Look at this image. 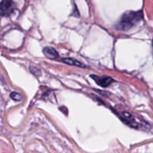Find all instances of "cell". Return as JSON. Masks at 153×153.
Returning <instances> with one entry per match:
<instances>
[{"label": "cell", "instance_id": "cell-7", "mask_svg": "<svg viewBox=\"0 0 153 153\" xmlns=\"http://www.w3.org/2000/svg\"><path fill=\"white\" fill-rule=\"evenodd\" d=\"M152 45H153V43H152Z\"/></svg>", "mask_w": 153, "mask_h": 153}, {"label": "cell", "instance_id": "cell-4", "mask_svg": "<svg viewBox=\"0 0 153 153\" xmlns=\"http://www.w3.org/2000/svg\"><path fill=\"white\" fill-rule=\"evenodd\" d=\"M43 52L45 56L50 60L56 59L58 57V54L57 51L52 47H45L43 49Z\"/></svg>", "mask_w": 153, "mask_h": 153}, {"label": "cell", "instance_id": "cell-2", "mask_svg": "<svg viewBox=\"0 0 153 153\" xmlns=\"http://www.w3.org/2000/svg\"><path fill=\"white\" fill-rule=\"evenodd\" d=\"M15 9V4L12 1H2L0 2V16H7Z\"/></svg>", "mask_w": 153, "mask_h": 153}, {"label": "cell", "instance_id": "cell-5", "mask_svg": "<svg viewBox=\"0 0 153 153\" xmlns=\"http://www.w3.org/2000/svg\"><path fill=\"white\" fill-rule=\"evenodd\" d=\"M62 62L65 63L67 64H70V65H73V66H76V67H82V68H86V65L84 64L83 63H82L81 61H78V60L74 59V58H62L61 60Z\"/></svg>", "mask_w": 153, "mask_h": 153}, {"label": "cell", "instance_id": "cell-3", "mask_svg": "<svg viewBox=\"0 0 153 153\" xmlns=\"http://www.w3.org/2000/svg\"><path fill=\"white\" fill-rule=\"evenodd\" d=\"M91 78L97 82V85L102 87V88H106V87L109 86L114 82L113 79L109 77V76H102V77H100V76H95V75H91Z\"/></svg>", "mask_w": 153, "mask_h": 153}, {"label": "cell", "instance_id": "cell-1", "mask_svg": "<svg viewBox=\"0 0 153 153\" xmlns=\"http://www.w3.org/2000/svg\"><path fill=\"white\" fill-rule=\"evenodd\" d=\"M143 18L142 11H128L124 13L118 23V28L127 31L140 22Z\"/></svg>", "mask_w": 153, "mask_h": 153}, {"label": "cell", "instance_id": "cell-6", "mask_svg": "<svg viewBox=\"0 0 153 153\" xmlns=\"http://www.w3.org/2000/svg\"><path fill=\"white\" fill-rule=\"evenodd\" d=\"M10 97H11L12 100H13L14 101H20L22 99V96L16 92L11 93V94H10Z\"/></svg>", "mask_w": 153, "mask_h": 153}]
</instances>
